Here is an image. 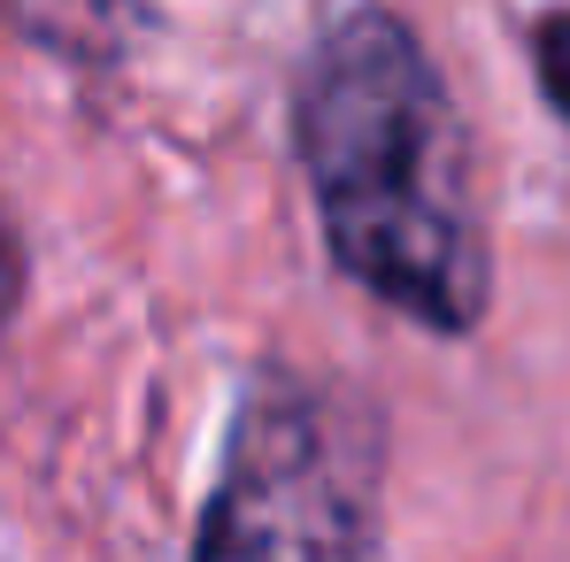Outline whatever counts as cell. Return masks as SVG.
Segmentation results:
<instances>
[{
    "label": "cell",
    "instance_id": "1",
    "mask_svg": "<svg viewBox=\"0 0 570 562\" xmlns=\"http://www.w3.org/2000/svg\"><path fill=\"white\" fill-rule=\"evenodd\" d=\"M293 147L332 263L424 332H471L493 293L471 131L401 16L355 8L316 31L293 86Z\"/></svg>",
    "mask_w": 570,
    "mask_h": 562
},
{
    "label": "cell",
    "instance_id": "2",
    "mask_svg": "<svg viewBox=\"0 0 570 562\" xmlns=\"http://www.w3.org/2000/svg\"><path fill=\"white\" fill-rule=\"evenodd\" d=\"M193 562H385L379 509L324 393L285 371H263L247 385L216 493L200 509Z\"/></svg>",
    "mask_w": 570,
    "mask_h": 562
},
{
    "label": "cell",
    "instance_id": "3",
    "mask_svg": "<svg viewBox=\"0 0 570 562\" xmlns=\"http://www.w3.org/2000/svg\"><path fill=\"white\" fill-rule=\"evenodd\" d=\"M532 70H540V93H548V108L570 124V8H563V16H540V23H532Z\"/></svg>",
    "mask_w": 570,
    "mask_h": 562
}]
</instances>
